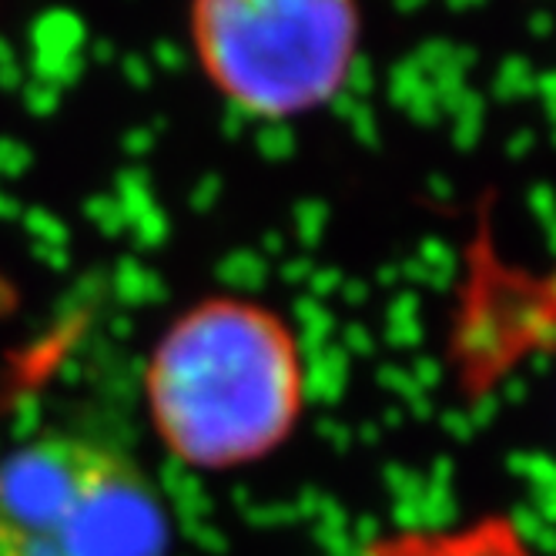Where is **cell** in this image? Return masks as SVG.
I'll return each instance as SVG.
<instances>
[{"label": "cell", "instance_id": "obj_3", "mask_svg": "<svg viewBox=\"0 0 556 556\" xmlns=\"http://www.w3.org/2000/svg\"><path fill=\"white\" fill-rule=\"evenodd\" d=\"M355 0H191V45L242 114L289 122L326 108L359 58Z\"/></svg>", "mask_w": 556, "mask_h": 556}, {"label": "cell", "instance_id": "obj_4", "mask_svg": "<svg viewBox=\"0 0 556 556\" xmlns=\"http://www.w3.org/2000/svg\"><path fill=\"white\" fill-rule=\"evenodd\" d=\"M355 556H546L513 513L483 509L453 523L395 527L363 543Z\"/></svg>", "mask_w": 556, "mask_h": 556}, {"label": "cell", "instance_id": "obj_2", "mask_svg": "<svg viewBox=\"0 0 556 556\" xmlns=\"http://www.w3.org/2000/svg\"><path fill=\"white\" fill-rule=\"evenodd\" d=\"M172 509L98 435L51 429L0 456V556H168Z\"/></svg>", "mask_w": 556, "mask_h": 556}, {"label": "cell", "instance_id": "obj_1", "mask_svg": "<svg viewBox=\"0 0 556 556\" xmlns=\"http://www.w3.org/2000/svg\"><path fill=\"white\" fill-rule=\"evenodd\" d=\"M144 406L165 453L235 472L282 453L308 413V355L292 319L255 295H205L157 336Z\"/></svg>", "mask_w": 556, "mask_h": 556}]
</instances>
